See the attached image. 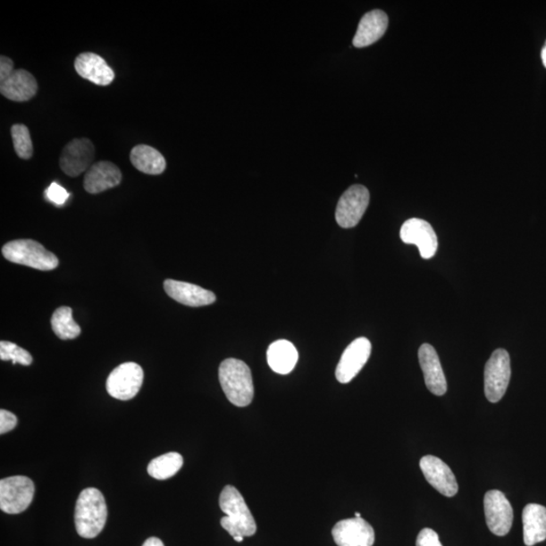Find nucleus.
I'll return each mask as SVG.
<instances>
[{
	"mask_svg": "<svg viewBox=\"0 0 546 546\" xmlns=\"http://www.w3.org/2000/svg\"><path fill=\"white\" fill-rule=\"evenodd\" d=\"M142 546H164V543L157 537H150Z\"/></svg>",
	"mask_w": 546,
	"mask_h": 546,
	"instance_id": "obj_32",
	"label": "nucleus"
},
{
	"mask_svg": "<svg viewBox=\"0 0 546 546\" xmlns=\"http://www.w3.org/2000/svg\"><path fill=\"white\" fill-rule=\"evenodd\" d=\"M121 181L120 168L109 161H101L88 169L84 176L83 186L89 194L97 195L118 187Z\"/></svg>",
	"mask_w": 546,
	"mask_h": 546,
	"instance_id": "obj_18",
	"label": "nucleus"
},
{
	"mask_svg": "<svg viewBox=\"0 0 546 546\" xmlns=\"http://www.w3.org/2000/svg\"><path fill=\"white\" fill-rule=\"evenodd\" d=\"M95 157V146L89 139H74L69 142L60 156V167L71 178L88 171Z\"/></svg>",
	"mask_w": 546,
	"mask_h": 546,
	"instance_id": "obj_11",
	"label": "nucleus"
},
{
	"mask_svg": "<svg viewBox=\"0 0 546 546\" xmlns=\"http://www.w3.org/2000/svg\"><path fill=\"white\" fill-rule=\"evenodd\" d=\"M219 380L231 403L237 407L251 404L255 386L250 368L242 360L228 358L223 361L219 368Z\"/></svg>",
	"mask_w": 546,
	"mask_h": 546,
	"instance_id": "obj_3",
	"label": "nucleus"
},
{
	"mask_svg": "<svg viewBox=\"0 0 546 546\" xmlns=\"http://www.w3.org/2000/svg\"><path fill=\"white\" fill-rule=\"evenodd\" d=\"M74 66L76 72L82 79L89 80L97 86H109L114 79L113 69L106 64L104 58L95 53H81L75 59Z\"/></svg>",
	"mask_w": 546,
	"mask_h": 546,
	"instance_id": "obj_17",
	"label": "nucleus"
},
{
	"mask_svg": "<svg viewBox=\"0 0 546 546\" xmlns=\"http://www.w3.org/2000/svg\"><path fill=\"white\" fill-rule=\"evenodd\" d=\"M298 359V353L295 345L288 340L275 341L267 350V363L276 374H290L295 368Z\"/></svg>",
	"mask_w": 546,
	"mask_h": 546,
	"instance_id": "obj_22",
	"label": "nucleus"
},
{
	"mask_svg": "<svg viewBox=\"0 0 546 546\" xmlns=\"http://www.w3.org/2000/svg\"><path fill=\"white\" fill-rule=\"evenodd\" d=\"M0 359L3 361L12 360L13 365L20 364L25 366L33 363V357L29 351L9 341L0 342Z\"/></svg>",
	"mask_w": 546,
	"mask_h": 546,
	"instance_id": "obj_27",
	"label": "nucleus"
},
{
	"mask_svg": "<svg viewBox=\"0 0 546 546\" xmlns=\"http://www.w3.org/2000/svg\"><path fill=\"white\" fill-rule=\"evenodd\" d=\"M542 59L543 65L546 67V42L542 51Z\"/></svg>",
	"mask_w": 546,
	"mask_h": 546,
	"instance_id": "obj_33",
	"label": "nucleus"
},
{
	"mask_svg": "<svg viewBox=\"0 0 546 546\" xmlns=\"http://www.w3.org/2000/svg\"><path fill=\"white\" fill-rule=\"evenodd\" d=\"M38 91V83L25 69H18L3 83H0L2 95L13 102H27L34 97Z\"/></svg>",
	"mask_w": 546,
	"mask_h": 546,
	"instance_id": "obj_20",
	"label": "nucleus"
},
{
	"mask_svg": "<svg viewBox=\"0 0 546 546\" xmlns=\"http://www.w3.org/2000/svg\"><path fill=\"white\" fill-rule=\"evenodd\" d=\"M510 378L509 353L505 349L495 350L484 366V394L489 402L498 403L504 397Z\"/></svg>",
	"mask_w": 546,
	"mask_h": 546,
	"instance_id": "obj_6",
	"label": "nucleus"
},
{
	"mask_svg": "<svg viewBox=\"0 0 546 546\" xmlns=\"http://www.w3.org/2000/svg\"><path fill=\"white\" fill-rule=\"evenodd\" d=\"M75 528L81 537L91 540L101 533L107 519V506L101 491L83 490L75 507Z\"/></svg>",
	"mask_w": 546,
	"mask_h": 546,
	"instance_id": "obj_1",
	"label": "nucleus"
},
{
	"mask_svg": "<svg viewBox=\"0 0 546 546\" xmlns=\"http://www.w3.org/2000/svg\"><path fill=\"white\" fill-rule=\"evenodd\" d=\"M420 468L426 481L445 497H455L458 484L455 474L443 460L433 456H426L420 460Z\"/></svg>",
	"mask_w": 546,
	"mask_h": 546,
	"instance_id": "obj_13",
	"label": "nucleus"
},
{
	"mask_svg": "<svg viewBox=\"0 0 546 546\" xmlns=\"http://www.w3.org/2000/svg\"><path fill=\"white\" fill-rule=\"evenodd\" d=\"M12 138L14 150L20 158L27 160L33 156L32 139H30L29 130L25 125H13L12 127Z\"/></svg>",
	"mask_w": 546,
	"mask_h": 546,
	"instance_id": "obj_26",
	"label": "nucleus"
},
{
	"mask_svg": "<svg viewBox=\"0 0 546 546\" xmlns=\"http://www.w3.org/2000/svg\"><path fill=\"white\" fill-rule=\"evenodd\" d=\"M18 424V418L14 414L0 410V434L4 435L12 432Z\"/></svg>",
	"mask_w": 546,
	"mask_h": 546,
	"instance_id": "obj_30",
	"label": "nucleus"
},
{
	"mask_svg": "<svg viewBox=\"0 0 546 546\" xmlns=\"http://www.w3.org/2000/svg\"><path fill=\"white\" fill-rule=\"evenodd\" d=\"M35 483L25 475L0 481V509L6 514H20L29 508L35 496Z\"/></svg>",
	"mask_w": 546,
	"mask_h": 546,
	"instance_id": "obj_5",
	"label": "nucleus"
},
{
	"mask_svg": "<svg viewBox=\"0 0 546 546\" xmlns=\"http://www.w3.org/2000/svg\"><path fill=\"white\" fill-rule=\"evenodd\" d=\"M356 517H357V518L361 517L360 513L357 512V513H356Z\"/></svg>",
	"mask_w": 546,
	"mask_h": 546,
	"instance_id": "obj_35",
	"label": "nucleus"
},
{
	"mask_svg": "<svg viewBox=\"0 0 546 546\" xmlns=\"http://www.w3.org/2000/svg\"><path fill=\"white\" fill-rule=\"evenodd\" d=\"M219 503L226 515L221 519V525L231 536L250 537L256 533V522L239 491L226 486L222 491Z\"/></svg>",
	"mask_w": 546,
	"mask_h": 546,
	"instance_id": "obj_2",
	"label": "nucleus"
},
{
	"mask_svg": "<svg viewBox=\"0 0 546 546\" xmlns=\"http://www.w3.org/2000/svg\"><path fill=\"white\" fill-rule=\"evenodd\" d=\"M3 255L6 260L15 265L38 269V271H53L59 265L55 255L44 246L30 239L13 240L3 248Z\"/></svg>",
	"mask_w": 546,
	"mask_h": 546,
	"instance_id": "obj_4",
	"label": "nucleus"
},
{
	"mask_svg": "<svg viewBox=\"0 0 546 546\" xmlns=\"http://www.w3.org/2000/svg\"><path fill=\"white\" fill-rule=\"evenodd\" d=\"M484 515L490 532L497 536L509 533L513 525V509L502 491H489L483 498Z\"/></svg>",
	"mask_w": 546,
	"mask_h": 546,
	"instance_id": "obj_9",
	"label": "nucleus"
},
{
	"mask_svg": "<svg viewBox=\"0 0 546 546\" xmlns=\"http://www.w3.org/2000/svg\"><path fill=\"white\" fill-rule=\"evenodd\" d=\"M183 466V458L179 452H168L150 461L148 474L152 478L164 481L172 478Z\"/></svg>",
	"mask_w": 546,
	"mask_h": 546,
	"instance_id": "obj_24",
	"label": "nucleus"
},
{
	"mask_svg": "<svg viewBox=\"0 0 546 546\" xmlns=\"http://www.w3.org/2000/svg\"><path fill=\"white\" fill-rule=\"evenodd\" d=\"M401 239L406 244L416 245L422 258H433L437 252L438 240L434 229L422 219H410L404 223Z\"/></svg>",
	"mask_w": 546,
	"mask_h": 546,
	"instance_id": "obj_12",
	"label": "nucleus"
},
{
	"mask_svg": "<svg viewBox=\"0 0 546 546\" xmlns=\"http://www.w3.org/2000/svg\"><path fill=\"white\" fill-rule=\"evenodd\" d=\"M233 538L237 542H242L244 541V537L242 536H235Z\"/></svg>",
	"mask_w": 546,
	"mask_h": 546,
	"instance_id": "obj_34",
	"label": "nucleus"
},
{
	"mask_svg": "<svg viewBox=\"0 0 546 546\" xmlns=\"http://www.w3.org/2000/svg\"><path fill=\"white\" fill-rule=\"evenodd\" d=\"M418 357L427 389L435 396H443L448 391V382L433 346L427 343L421 345Z\"/></svg>",
	"mask_w": 546,
	"mask_h": 546,
	"instance_id": "obj_15",
	"label": "nucleus"
},
{
	"mask_svg": "<svg viewBox=\"0 0 546 546\" xmlns=\"http://www.w3.org/2000/svg\"><path fill=\"white\" fill-rule=\"evenodd\" d=\"M144 381V372L135 363L122 364L115 367L106 381V391L114 399L129 401L139 393Z\"/></svg>",
	"mask_w": 546,
	"mask_h": 546,
	"instance_id": "obj_7",
	"label": "nucleus"
},
{
	"mask_svg": "<svg viewBox=\"0 0 546 546\" xmlns=\"http://www.w3.org/2000/svg\"><path fill=\"white\" fill-rule=\"evenodd\" d=\"M416 546H443L440 536L432 528L422 529L417 537Z\"/></svg>",
	"mask_w": 546,
	"mask_h": 546,
	"instance_id": "obj_29",
	"label": "nucleus"
},
{
	"mask_svg": "<svg viewBox=\"0 0 546 546\" xmlns=\"http://www.w3.org/2000/svg\"><path fill=\"white\" fill-rule=\"evenodd\" d=\"M164 290L174 301L189 307L209 306L217 299L211 290L184 281L166 280Z\"/></svg>",
	"mask_w": 546,
	"mask_h": 546,
	"instance_id": "obj_16",
	"label": "nucleus"
},
{
	"mask_svg": "<svg viewBox=\"0 0 546 546\" xmlns=\"http://www.w3.org/2000/svg\"><path fill=\"white\" fill-rule=\"evenodd\" d=\"M13 72V60L6 56L0 57V83L9 79Z\"/></svg>",
	"mask_w": 546,
	"mask_h": 546,
	"instance_id": "obj_31",
	"label": "nucleus"
},
{
	"mask_svg": "<svg viewBox=\"0 0 546 546\" xmlns=\"http://www.w3.org/2000/svg\"><path fill=\"white\" fill-rule=\"evenodd\" d=\"M372 353V343L367 338L360 337L349 345L336 367V379L349 383L364 368Z\"/></svg>",
	"mask_w": 546,
	"mask_h": 546,
	"instance_id": "obj_10",
	"label": "nucleus"
},
{
	"mask_svg": "<svg viewBox=\"0 0 546 546\" xmlns=\"http://www.w3.org/2000/svg\"><path fill=\"white\" fill-rule=\"evenodd\" d=\"M369 191L360 184L352 186L344 192L336 207V221L338 225L349 229L356 227L369 205Z\"/></svg>",
	"mask_w": 546,
	"mask_h": 546,
	"instance_id": "obj_8",
	"label": "nucleus"
},
{
	"mask_svg": "<svg viewBox=\"0 0 546 546\" xmlns=\"http://www.w3.org/2000/svg\"><path fill=\"white\" fill-rule=\"evenodd\" d=\"M45 195L51 203L56 206H63L69 197L68 191L63 187L59 186L57 182H52L50 187L46 189Z\"/></svg>",
	"mask_w": 546,
	"mask_h": 546,
	"instance_id": "obj_28",
	"label": "nucleus"
},
{
	"mask_svg": "<svg viewBox=\"0 0 546 546\" xmlns=\"http://www.w3.org/2000/svg\"><path fill=\"white\" fill-rule=\"evenodd\" d=\"M51 325L54 333L60 340H75L81 333V329L72 317V309L69 307H61L54 312Z\"/></svg>",
	"mask_w": 546,
	"mask_h": 546,
	"instance_id": "obj_25",
	"label": "nucleus"
},
{
	"mask_svg": "<svg viewBox=\"0 0 546 546\" xmlns=\"http://www.w3.org/2000/svg\"><path fill=\"white\" fill-rule=\"evenodd\" d=\"M130 159L138 171L146 174H161L166 168V161L163 154L148 145L136 146L130 151Z\"/></svg>",
	"mask_w": 546,
	"mask_h": 546,
	"instance_id": "obj_23",
	"label": "nucleus"
},
{
	"mask_svg": "<svg viewBox=\"0 0 546 546\" xmlns=\"http://www.w3.org/2000/svg\"><path fill=\"white\" fill-rule=\"evenodd\" d=\"M523 537L527 546L546 540V508L538 504H528L523 509Z\"/></svg>",
	"mask_w": 546,
	"mask_h": 546,
	"instance_id": "obj_21",
	"label": "nucleus"
},
{
	"mask_svg": "<svg viewBox=\"0 0 546 546\" xmlns=\"http://www.w3.org/2000/svg\"><path fill=\"white\" fill-rule=\"evenodd\" d=\"M332 535L338 546H373L375 538L372 525L361 517L338 522Z\"/></svg>",
	"mask_w": 546,
	"mask_h": 546,
	"instance_id": "obj_14",
	"label": "nucleus"
},
{
	"mask_svg": "<svg viewBox=\"0 0 546 546\" xmlns=\"http://www.w3.org/2000/svg\"><path fill=\"white\" fill-rule=\"evenodd\" d=\"M389 26V18L386 13L375 10L369 12L360 20L357 32L353 38V46L357 48H365L371 46L386 33Z\"/></svg>",
	"mask_w": 546,
	"mask_h": 546,
	"instance_id": "obj_19",
	"label": "nucleus"
}]
</instances>
